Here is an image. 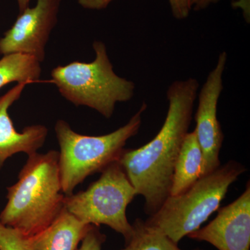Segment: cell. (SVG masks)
<instances>
[{"label":"cell","mask_w":250,"mask_h":250,"mask_svg":"<svg viewBox=\"0 0 250 250\" xmlns=\"http://www.w3.org/2000/svg\"><path fill=\"white\" fill-rule=\"evenodd\" d=\"M199 88L193 77L172 82L166 93L167 116L159 132L142 147L123 149L118 159L137 195L144 197L148 215L157 211L170 196L174 165L188 133Z\"/></svg>","instance_id":"cell-1"},{"label":"cell","mask_w":250,"mask_h":250,"mask_svg":"<svg viewBox=\"0 0 250 250\" xmlns=\"http://www.w3.org/2000/svg\"><path fill=\"white\" fill-rule=\"evenodd\" d=\"M59 152L28 156L18 182L7 188V203L0 222L23 236L37 234L53 223L64 208L59 170Z\"/></svg>","instance_id":"cell-2"},{"label":"cell","mask_w":250,"mask_h":250,"mask_svg":"<svg viewBox=\"0 0 250 250\" xmlns=\"http://www.w3.org/2000/svg\"><path fill=\"white\" fill-rule=\"evenodd\" d=\"M93 47V62L58 65L51 71V82L62 98L75 106H87L108 119L117 104L132 99L136 85L116 75L103 42L95 41Z\"/></svg>","instance_id":"cell-3"},{"label":"cell","mask_w":250,"mask_h":250,"mask_svg":"<svg viewBox=\"0 0 250 250\" xmlns=\"http://www.w3.org/2000/svg\"><path fill=\"white\" fill-rule=\"evenodd\" d=\"M246 170L241 163L229 161L200 177L183 193L170 195L145 223L178 244L184 237L201 228L218 209L229 188Z\"/></svg>","instance_id":"cell-4"},{"label":"cell","mask_w":250,"mask_h":250,"mask_svg":"<svg viewBox=\"0 0 250 250\" xmlns=\"http://www.w3.org/2000/svg\"><path fill=\"white\" fill-rule=\"evenodd\" d=\"M147 107L143 103L126 125L103 136L78 134L63 120L56 123L54 130L60 147L59 170L64 195H71L87 177L101 172L118 161L128 140L139 132Z\"/></svg>","instance_id":"cell-5"},{"label":"cell","mask_w":250,"mask_h":250,"mask_svg":"<svg viewBox=\"0 0 250 250\" xmlns=\"http://www.w3.org/2000/svg\"><path fill=\"white\" fill-rule=\"evenodd\" d=\"M101 172L86 190L65 195L64 208L85 224L109 227L126 242L133 231L126 208L137 193L118 161Z\"/></svg>","instance_id":"cell-6"},{"label":"cell","mask_w":250,"mask_h":250,"mask_svg":"<svg viewBox=\"0 0 250 250\" xmlns=\"http://www.w3.org/2000/svg\"><path fill=\"white\" fill-rule=\"evenodd\" d=\"M228 55L223 51L218 55L215 67L208 73L197 94L198 105L195 115L194 130L203 156L202 177L211 173L220 166V152L224 140L217 112L219 99L223 90V74Z\"/></svg>","instance_id":"cell-7"},{"label":"cell","mask_w":250,"mask_h":250,"mask_svg":"<svg viewBox=\"0 0 250 250\" xmlns=\"http://www.w3.org/2000/svg\"><path fill=\"white\" fill-rule=\"evenodd\" d=\"M62 0H37L18 15L11 29L0 39V54H27L42 62L51 33L58 22Z\"/></svg>","instance_id":"cell-8"},{"label":"cell","mask_w":250,"mask_h":250,"mask_svg":"<svg viewBox=\"0 0 250 250\" xmlns=\"http://www.w3.org/2000/svg\"><path fill=\"white\" fill-rule=\"evenodd\" d=\"M208 225L188 235L197 241L210 243L218 250H250V184Z\"/></svg>","instance_id":"cell-9"},{"label":"cell","mask_w":250,"mask_h":250,"mask_svg":"<svg viewBox=\"0 0 250 250\" xmlns=\"http://www.w3.org/2000/svg\"><path fill=\"white\" fill-rule=\"evenodd\" d=\"M26 85L18 83L0 97V170L5 161L14 154H35L43 146L48 134V129L42 125L27 126L18 132L10 118L9 108L21 98Z\"/></svg>","instance_id":"cell-10"},{"label":"cell","mask_w":250,"mask_h":250,"mask_svg":"<svg viewBox=\"0 0 250 250\" xmlns=\"http://www.w3.org/2000/svg\"><path fill=\"white\" fill-rule=\"evenodd\" d=\"M93 225L81 221L65 208L47 228L30 237H25L30 250H77Z\"/></svg>","instance_id":"cell-11"},{"label":"cell","mask_w":250,"mask_h":250,"mask_svg":"<svg viewBox=\"0 0 250 250\" xmlns=\"http://www.w3.org/2000/svg\"><path fill=\"white\" fill-rule=\"evenodd\" d=\"M203 156L195 132L186 136L174 165L170 195H180L202 177Z\"/></svg>","instance_id":"cell-12"},{"label":"cell","mask_w":250,"mask_h":250,"mask_svg":"<svg viewBox=\"0 0 250 250\" xmlns=\"http://www.w3.org/2000/svg\"><path fill=\"white\" fill-rule=\"evenodd\" d=\"M42 67L35 57L23 54H11L0 59V89L17 83H35L40 80Z\"/></svg>","instance_id":"cell-13"},{"label":"cell","mask_w":250,"mask_h":250,"mask_svg":"<svg viewBox=\"0 0 250 250\" xmlns=\"http://www.w3.org/2000/svg\"><path fill=\"white\" fill-rule=\"evenodd\" d=\"M132 227V234L121 250H183L164 233L147 226L141 219H136Z\"/></svg>","instance_id":"cell-14"},{"label":"cell","mask_w":250,"mask_h":250,"mask_svg":"<svg viewBox=\"0 0 250 250\" xmlns=\"http://www.w3.org/2000/svg\"><path fill=\"white\" fill-rule=\"evenodd\" d=\"M0 250H30L25 243V237L15 229L0 222Z\"/></svg>","instance_id":"cell-15"},{"label":"cell","mask_w":250,"mask_h":250,"mask_svg":"<svg viewBox=\"0 0 250 250\" xmlns=\"http://www.w3.org/2000/svg\"><path fill=\"white\" fill-rule=\"evenodd\" d=\"M106 240V235L100 231L99 227L92 225L82 239L80 248L77 250H103V244Z\"/></svg>","instance_id":"cell-16"},{"label":"cell","mask_w":250,"mask_h":250,"mask_svg":"<svg viewBox=\"0 0 250 250\" xmlns=\"http://www.w3.org/2000/svg\"><path fill=\"white\" fill-rule=\"evenodd\" d=\"M79 5L85 9L101 11L106 9L113 0H76Z\"/></svg>","instance_id":"cell-17"},{"label":"cell","mask_w":250,"mask_h":250,"mask_svg":"<svg viewBox=\"0 0 250 250\" xmlns=\"http://www.w3.org/2000/svg\"><path fill=\"white\" fill-rule=\"evenodd\" d=\"M220 0H192V11H200L211 5L217 4Z\"/></svg>","instance_id":"cell-18"},{"label":"cell","mask_w":250,"mask_h":250,"mask_svg":"<svg viewBox=\"0 0 250 250\" xmlns=\"http://www.w3.org/2000/svg\"><path fill=\"white\" fill-rule=\"evenodd\" d=\"M30 1L31 0H17L19 14L29 7Z\"/></svg>","instance_id":"cell-19"}]
</instances>
